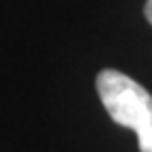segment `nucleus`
<instances>
[{"instance_id":"1","label":"nucleus","mask_w":152,"mask_h":152,"mask_svg":"<svg viewBox=\"0 0 152 152\" xmlns=\"http://www.w3.org/2000/svg\"><path fill=\"white\" fill-rule=\"evenodd\" d=\"M99 99L114 123L137 135L140 152H152V95L118 70H102L97 74Z\"/></svg>"},{"instance_id":"2","label":"nucleus","mask_w":152,"mask_h":152,"mask_svg":"<svg viewBox=\"0 0 152 152\" xmlns=\"http://www.w3.org/2000/svg\"><path fill=\"white\" fill-rule=\"evenodd\" d=\"M144 15H146L148 21H150V26H152V0H148V2H146V7H144Z\"/></svg>"}]
</instances>
